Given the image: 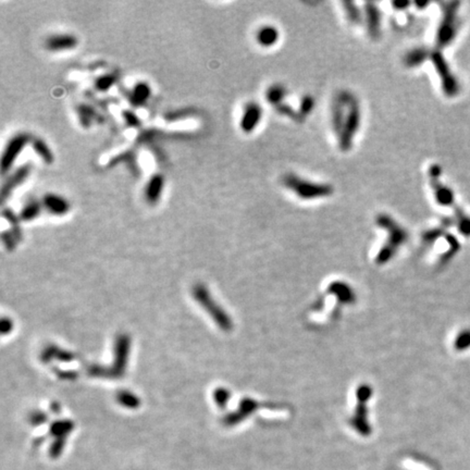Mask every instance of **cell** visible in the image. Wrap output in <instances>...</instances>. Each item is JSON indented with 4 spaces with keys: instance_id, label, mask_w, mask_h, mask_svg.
<instances>
[{
    "instance_id": "6da1fadb",
    "label": "cell",
    "mask_w": 470,
    "mask_h": 470,
    "mask_svg": "<svg viewBox=\"0 0 470 470\" xmlns=\"http://www.w3.org/2000/svg\"><path fill=\"white\" fill-rule=\"evenodd\" d=\"M332 112V125L338 136L341 149L348 150L359 129V106L353 95L341 93L333 103Z\"/></svg>"
},
{
    "instance_id": "7a4b0ae2",
    "label": "cell",
    "mask_w": 470,
    "mask_h": 470,
    "mask_svg": "<svg viewBox=\"0 0 470 470\" xmlns=\"http://www.w3.org/2000/svg\"><path fill=\"white\" fill-rule=\"evenodd\" d=\"M282 183L287 190L292 191L302 199L323 198L332 195L333 188L329 184H320L316 182L304 180L300 176L289 173L283 176Z\"/></svg>"
},
{
    "instance_id": "3957f363",
    "label": "cell",
    "mask_w": 470,
    "mask_h": 470,
    "mask_svg": "<svg viewBox=\"0 0 470 470\" xmlns=\"http://www.w3.org/2000/svg\"><path fill=\"white\" fill-rule=\"evenodd\" d=\"M32 138L27 133H19L12 136L2 151L1 156V173L6 175L16 163L19 156L22 154L25 146L31 144Z\"/></svg>"
},
{
    "instance_id": "277c9868",
    "label": "cell",
    "mask_w": 470,
    "mask_h": 470,
    "mask_svg": "<svg viewBox=\"0 0 470 470\" xmlns=\"http://www.w3.org/2000/svg\"><path fill=\"white\" fill-rule=\"evenodd\" d=\"M31 171H32L31 165L29 164L23 165L21 166H19L13 173H11L8 176V179L4 181V183L2 184V189H1L2 203H4L8 197H10V195L12 194L14 189H17L18 186L21 185L23 182L28 179V176L29 175V173H31Z\"/></svg>"
},
{
    "instance_id": "5b68a950",
    "label": "cell",
    "mask_w": 470,
    "mask_h": 470,
    "mask_svg": "<svg viewBox=\"0 0 470 470\" xmlns=\"http://www.w3.org/2000/svg\"><path fill=\"white\" fill-rule=\"evenodd\" d=\"M262 118V109L257 103L246 104L242 114L240 126L244 133H251L258 126Z\"/></svg>"
},
{
    "instance_id": "8992f818",
    "label": "cell",
    "mask_w": 470,
    "mask_h": 470,
    "mask_svg": "<svg viewBox=\"0 0 470 470\" xmlns=\"http://www.w3.org/2000/svg\"><path fill=\"white\" fill-rule=\"evenodd\" d=\"M79 40L73 34H54L45 40V47L49 52H63L78 46Z\"/></svg>"
},
{
    "instance_id": "52a82bcc",
    "label": "cell",
    "mask_w": 470,
    "mask_h": 470,
    "mask_svg": "<svg viewBox=\"0 0 470 470\" xmlns=\"http://www.w3.org/2000/svg\"><path fill=\"white\" fill-rule=\"evenodd\" d=\"M45 210L55 216H63L69 212L70 204L63 196L55 193L45 194L42 199Z\"/></svg>"
},
{
    "instance_id": "ba28073f",
    "label": "cell",
    "mask_w": 470,
    "mask_h": 470,
    "mask_svg": "<svg viewBox=\"0 0 470 470\" xmlns=\"http://www.w3.org/2000/svg\"><path fill=\"white\" fill-rule=\"evenodd\" d=\"M165 189V176L161 173L151 175L144 190L145 200L150 205L158 203Z\"/></svg>"
},
{
    "instance_id": "9c48e42d",
    "label": "cell",
    "mask_w": 470,
    "mask_h": 470,
    "mask_svg": "<svg viewBox=\"0 0 470 470\" xmlns=\"http://www.w3.org/2000/svg\"><path fill=\"white\" fill-rule=\"evenodd\" d=\"M151 88L150 85L146 82H138L134 85L132 92L130 93V102L135 107H140L145 105L150 98Z\"/></svg>"
},
{
    "instance_id": "30bf717a",
    "label": "cell",
    "mask_w": 470,
    "mask_h": 470,
    "mask_svg": "<svg viewBox=\"0 0 470 470\" xmlns=\"http://www.w3.org/2000/svg\"><path fill=\"white\" fill-rule=\"evenodd\" d=\"M367 24H368V31L372 38H377L380 35L381 28V16L379 12L378 8L373 3L367 4Z\"/></svg>"
},
{
    "instance_id": "8fae6325",
    "label": "cell",
    "mask_w": 470,
    "mask_h": 470,
    "mask_svg": "<svg viewBox=\"0 0 470 470\" xmlns=\"http://www.w3.org/2000/svg\"><path fill=\"white\" fill-rule=\"evenodd\" d=\"M31 145L35 153L38 155V157L42 159L45 164L52 165L55 160V156L53 150L50 149L48 144L44 139L39 138H32Z\"/></svg>"
},
{
    "instance_id": "7c38bea8",
    "label": "cell",
    "mask_w": 470,
    "mask_h": 470,
    "mask_svg": "<svg viewBox=\"0 0 470 470\" xmlns=\"http://www.w3.org/2000/svg\"><path fill=\"white\" fill-rule=\"evenodd\" d=\"M78 117L81 125L87 129L90 128L95 122H97L99 115L90 106L82 104L78 107Z\"/></svg>"
},
{
    "instance_id": "4fadbf2b",
    "label": "cell",
    "mask_w": 470,
    "mask_h": 470,
    "mask_svg": "<svg viewBox=\"0 0 470 470\" xmlns=\"http://www.w3.org/2000/svg\"><path fill=\"white\" fill-rule=\"evenodd\" d=\"M279 39V33L274 27H264L257 32V40L264 47H270Z\"/></svg>"
},
{
    "instance_id": "5bb4252c",
    "label": "cell",
    "mask_w": 470,
    "mask_h": 470,
    "mask_svg": "<svg viewBox=\"0 0 470 470\" xmlns=\"http://www.w3.org/2000/svg\"><path fill=\"white\" fill-rule=\"evenodd\" d=\"M43 208L44 207L42 205V201L39 203V201L33 199L24 205L21 212H20V218L24 221H31L36 219L40 215V212H42Z\"/></svg>"
},
{
    "instance_id": "9a60e30c",
    "label": "cell",
    "mask_w": 470,
    "mask_h": 470,
    "mask_svg": "<svg viewBox=\"0 0 470 470\" xmlns=\"http://www.w3.org/2000/svg\"><path fill=\"white\" fill-rule=\"evenodd\" d=\"M115 81H117V78L111 73L100 75L95 81V88L98 89L99 92H107L113 86Z\"/></svg>"
},
{
    "instance_id": "2e32d148",
    "label": "cell",
    "mask_w": 470,
    "mask_h": 470,
    "mask_svg": "<svg viewBox=\"0 0 470 470\" xmlns=\"http://www.w3.org/2000/svg\"><path fill=\"white\" fill-rule=\"evenodd\" d=\"M454 346L457 351H466L470 348V329L463 330L455 340Z\"/></svg>"
},
{
    "instance_id": "e0dca14e",
    "label": "cell",
    "mask_w": 470,
    "mask_h": 470,
    "mask_svg": "<svg viewBox=\"0 0 470 470\" xmlns=\"http://www.w3.org/2000/svg\"><path fill=\"white\" fill-rule=\"evenodd\" d=\"M284 93L285 89L282 86H272L267 90L266 97L268 102L276 106L277 103L282 102L283 97H284Z\"/></svg>"
},
{
    "instance_id": "ac0fdd59",
    "label": "cell",
    "mask_w": 470,
    "mask_h": 470,
    "mask_svg": "<svg viewBox=\"0 0 470 470\" xmlns=\"http://www.w3.org/2000/svg\"><path fill=\"white\" fill-rule=\"evenodd\" d=\"M421 55H422V53L418 49L408 53L405 58V63L408 65V67H416V65L420 64L421 62Z\"/></svg>"
},
{
    "instance_id": "d6986e66",
    "label": "cell",
    "mask_w": 470,
    "mask_h": 470,
    "mask_svg": "<svg viewBox=\"0 0 470 470\" xmlns=\"http://www.w3.org/2000/svg\"><path fill=\"white\" fill-rule=\"evenodd\" d=\"M345 6V11L347 13L348 19L351 20L352 22H359L360 21V13L358 10L354 6L353 2H344L343 3Z\"/></svg>"
},
{
    "instance_id": "ffe728a7",
    "label": "cell",
    "mask_w": 470,
    "mask_h": 470,
    "mask_svg": "<svg viewBox=\"0 0 470 470\" xmlns=\"http://www.w3.org/2000/svg\"><path fill=\"white\" fill-rule=\"evenodd\" d=\"M123 118L125 120L126 124H128L129 126H132V128H134V126H138L140 124L139 118L134 112H132V111L125 110L123 112Z\"/></svg>"
}]
</instances>
